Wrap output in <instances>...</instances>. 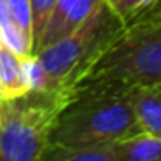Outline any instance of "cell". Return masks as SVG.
I'll use <instances>...</instances> for the list:
<instances>
[{"label": "cell", "mask_w": 161, "mask_h": 161, "mask_svg": "<svg viewBox=\"0 0 161 161\" xmlns=\"http://www.w3.org/2000/svg\"><path fill=\"white\" fill-rule=\"evenodd\" d=\"M57 0H30L31 4V21H33V50L42 36L45 25L54 11Z\"/></svg>", "instance_id": "8fae6325"}, {"label": "cell", "mask_w": 161, "mask_h": 161, "mask_svg": "<svg viewBox=\"0 0 161 161\" xmlns=\"http://www.w3.org/2000/svg\"><path fill=\"white\" fill-rule=\"evenodd\" d=\"M42 161H118L114 142L83 147L50 146Z\"/></svg>", "instance_id": "9c48e42d"}, {"label": "cell", "mask_w": 161, "mask_h": 161, "mask_svg": "<svg viewBox=\"0 0 161 161\" xmlns=\"http://www.w3.org/2000/svg\"><path fill=\"white\" fill-rule=\"evenodd\" d=\"M139 132H142V126L135 116L128 90L102 88L83 92L68 106L52 133L50 146L109 144Z\"/></svg>", "instance_id": "3957f363"}, {"label": "cell", "mask_w": 161, "mask_h": 161, "mask_svg": "<svg viewBox=\"0 0 161 161\" xmlns=\"http://www.w3.org/2000/svg\"><path fill=\"white\" fill-rule=\"evenodd\" d=\"M101 2L102 0H57L33 54L42 52L61 38L71 35L90 18Z\"/></svg>", "instance_id": "5b68a950"}, {"label": "cell", "mask_w": 161, "mask_h": 161, "mask_svg": "<svg viewBox=\"0 0 161 161\" xmlns=\"http://www.w3.org/2000/svg\"><path fill=\"white\" fill-rule=\"evenodd\" d=\"M118 161H161V139L142 132L114 142Z\"/></svg>", "instance_id": "ba28073f"}, {"label": "cell", "mask_w": 161, "mask_h": 161, "mask_svg": "<svg viewBox=\"0 0 161 161\" xmlns=\"http://www.w3.org/2000/svg\"><path fill=\"white\" fill-rule=\"evenodd\" d=\"M153 0H106V4L109 5L113 12L118 16L119 19L126 21L133 14H137L139 11H142L146 5H149Z\"/></svg>", "instance_id": "4fadbf2b"}, {"label": "cell", "mask_w": 161, "mask_h": 161, "mask_svg": "<svg viewBox=\"0 0 161 161\" xmlns=\"http://www.w3.org/2000/svg\"><path fill=\"white\" fill-rule=\"evenodd\" d=\"M121 26L123 19L102 0L78 30L36 54L45 69L49 88L64 85L75 92V85L99 59Z\"/></svg>", "instance_id": "277c9868"}, {"label": "cell", "mask_w": 161, "mask_h": 161, "mask_svg": "<svg viewBox=\"0 0 161 161\" xmlns=\"http://www.w3.org/2000/svg\"><path fill=\"white\" fill-rule=\"evenodd\" d=\"M4 99H5V97H4V92H2V87H0V102L4 101Z\"/></svg>", "instance_id": "5bb4252c"}, {"label": "cell", "mask_w": 161, "mask_h": 161, "mask_svg": "<svg viewBox=\"0 0 161 161\" xmlns=\"http://www.w3.org/2000/svg\"><path fill=\"white\" fill-rule=\"evenodd\" d=\"M11 14L18 28L33 42V21H31V4L30 0H7Z\"/></svg>", "instance_id": "7c38bea8"}, {"label": "cell", "mask_w": 161, "mask_h": 161, "mask_svg": "<svg viewBox=\"0 0 161 161\" xmlns=\"http://www.w3.org/2000/svg\"><path fill=\"white\" fill-rule=\"evenodd\" d=\"M0 40L18 56L26 57L33 54V42L18 28L7 0H0Z\"/></svg>", "instance_id": "30bf717a"}, {"label": "cell", "mask_w": 161, "mask_h": 161, "mask_svg": "<svg viewBox=\"0 0 161 161\" xmlns=\"http://www.w3.org/2000/svg\"><path fill=\"white\" fill-rule=\"evenodd\" d=\"M0 87L5 99H12L31 90L23 68V57L0 40Z\"/></svg>", "instance_id": "52a82bcc"}, {"label": "cell", "mask_w": 161, "mask_h": 161, "mask_svg": "<svg viewBox=\"0 0 161 161\" xmlns=\"http://www.w3.org/2000/svg\"><path fill=\"white\" fill-rule=\"evenodd\" d=\"M161 81V0L123 21L99 59L75 85V97L83 92Z\"/></svg>", "instance_id": "6da1fadb"}, {"label": "cell", "mask_w": 161, "mask_h": 161, "mask_svg": "<svg viewBox=\"0 0 161 161\" xmlns=\"http://www.w3.org/2000/svg\"><path fill=\"white\" fill-rule=\"evenodd\" d=\"M69 87L31 88L0 102V161H42L66 108L75 101Z\"/></svg>", "instance_id": "7a4b0ae2"}, {"label": "cell", "mask_w": 161, "mask_h": 161, "mask_svg": "<svg viewBox=\"0 0 161 161\" xmlns=\"http://www.w3.org/2000/svg\"><path fill=\"white\" fill-rule=\"evenodd\" d=\"M128 94L142 130L161 139V81L137 85Z\"/></svg>", "instance_id": "8992f818"}]
</instances>
